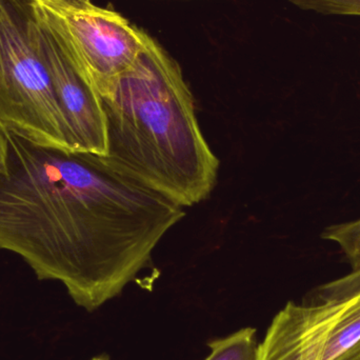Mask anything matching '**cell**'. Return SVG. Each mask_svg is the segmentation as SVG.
<instances>
[{"mask_svg":"<svg viewBox=\"0 0 360 360\" xmlns=\"http://www.w3.org/2000/svg\"><path fill=\"white\" fill-rule=\"evenodd\" d=\"M184 216V207L112 172L96 156L8 132L0 250L22 258L39 281L63 283L88 312L136 281Z\"/></svg>","mask_w":360,"mask_h":360,"instance_id":"6da1fadb","label":"cell"},{"mask_svg":"<svg viewBox=\"0 0 360 360\" xmlns=\"http://www.w3.org/2000/svg\"><path fill=\"white\" fill-rule=\"evenodd\" d=\"M105 168L182 207L205 200L219 160L207 143L179 63L148 34L135 63L101 96Z\"/></svg>","mask_w":360,"mask_h":360,"instance_id":"7a4b0ae2","label":"cell"},{"mask_svg":"<svg viewBox=\"0 0 360 360\" xmlns=\"http://www.w3.org/2000/svg\"><path fill=\"white\" fill-rule=\"evenodd\" d=\"M35 27L33 0H0V124L32 143L74 152Z\"/></svg>","mask_w":360,"mask_h":360,"instance_id":"3957f363","label":"cell"},{"mask_svg":"<svg viewBox=\"0 0 360 360\" xmlns=\"http://www.w3.org/2000/svg\"><path fill=\"white\" fill-rule=\"evenodd\" d=\"M256 360H360V268L288 302L258 345Z\"/></svg>","mask_w":360,"mask_h":360,"instance_id":"277c9868","label":"cell"},{"mask_svg":"<svg viewBox=\"0 0 360 360\" xmlns=\"http://www.w3.org/2000/svg\"><path fill=\"white\" fill-rule=\"evenodd\" d=\"M38 14L86 84L103 96L136 60L148 34L91 0L36 4Z\"/></svg>","mask_w":360,"mask_h":360,"instance_id":"5b68a950","label":"cell"},{"mask_svg":"<svg viewBox=\"0 0 360 360\" xmlns=\"http://www.w3.org/2000/svg\"><path fill=\"white\" fill-rule=\"evenodd\" d=\"M35 34L38 51L69 126L74 152L105 158L107 124L101 96L72 65L37 8Z\"/></svg>","mask_w":360,"mask_h":360,"instance_id":"8992f818","label":"cell"},{"mask_svg":"<svg viewBox=\"0 0 360 360\" xmlns=\"http://www.w3.org/2000/svg\"><path fill=\"white\" fill-rule=\"evenodd\" d=\"M254 328H243L224 338L213 340L205 360H256L258 342Z\"/></svg>","mask_w":360,"mask_h":360,"instance_id":"52a82bcc","label":"cell"},{"mask_svg":"<svg viewBox=\"0 0 360 360\" xmlns=\"http://www.w3.org/2000/svg\"><path fill=\"white\" fill-rule=\"evenodd\" d=\"M323 238L340 248L352 269L360 268V218L328 226L323 231Z\"/></svg>","mask_w":360,"mask_h":360,"instance_id":"ba28073f","label":"cell"},{"mask_svg":"<svg viewBox=\"0 0 360 360\" xmlns=\"http://www.w3.org/2000/svg\"><path fill=\"white\" fill-rule=\"evenodd\" d=\"M304 11L335 16H359L360 0H289Z\"/></svg>","mask_w":360,"mask_h":360,"instance_id":"9c48e42d","label":"cell"},{"mask_svg":"<svg viewBox=\"0 0 360 360\" xmlns=\"http://www.w3.org/2000/svg\"><path fill=\"white\" fill-rule=\"evenodd\" d=\"M8 155V132L0 124V173L6 170Z\"/></svg>","mask_w":360,"mask_h":360,"instance_id":"30bf717a","label":"cell"},{"mask_svg":"<svg viewBox=\"0 0 360 360\" xmlns=\"http://www.w3.org/2000/svg\"><path fill=\"white\" fill-rule=\"evenodd\" d=\"M37 4H46V2L50 1V0H33Z\"/></svg>","mask_w":360,"mask_h":360,"instance_id":"8fae6325","label":"cell"},{"mask_svg":"<svg viewBox=\"0 0 360 360\" xmlns=\"http://www.w3.org/2000/svg\"><path fill=\"white\" fill-rule=\"evenodd\" d=\"M91 360H109L105 356H99V357H95V359H91Z\"/></svg>","mask_w":360,"mask_h":360,"instance_id":"7c38bea8","label":"cell"}]
</instances>
